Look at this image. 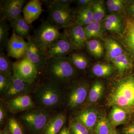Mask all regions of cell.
<instances>
[{"mask_svg": "<svg viewBox=\"0 0 134 134\" xmlns=\"http://www.w3.org/2000/svg\"><path fill=\"white\" fill-rule=\"evenodd\" d=\"M59 134H71L70 132L69 129L67 127L64 126L62 128Z\"/></svg>", "mask_w": 134, "mask_h": 134, "instance_id": "7bdbcfd3", "label": "cell"}, {"mask_svg": "<svg viewBox=\"0 0 134 134\" xmlns=\"http://www.w3.org/2000/svg\"><path fill=\"white\" fill-rule=\"evenodd\" d=\"M94 2L92 0H77L75 1L76 3L79 7V9L84 8L88 7Z\"/></svg>", "mask_w": 134, "mask_h": 134, "instance_id": "60d3db41", "label": "cell"}, {"mask_svg": "<svg viewBox=\"0 0 134 134\" xmlns=\"http://www.w3.org/2000/svg\"><path fill=\"white\" fill-rule=\"evenodd\" d=\"M128 115L124 109L118 107H114L110 111L108 119L113 126L115 128L126 122Z\"/></svg>", "mask_w": 134, "mask_h": 134, "instance_id": "7402d4cb", "label": "cell"}, {"mask_svg": "<svg viewBox=\"0 0 134 134\" xmlns=\"http://www.w3.org/2000/svg\"><path fill=\"white\" fill-rule=\"evenodd\" d=\"M26 41V58L36 66L39 73L43 72L47 62L46 50L31 36L27 39Z\"/></svg>", "mask_w": 134, "mask_h": 134, "instance_id": "ba28073f", "label": "cell"}, {"mask_svg": "<svg viewBox=\"0 0 134 134\" xmlns=\"http://www.w3.org/2000/svg\"><path fill=\"white\" fill-rule=\"evenodd\" d=\"M44 11L41 1L31 0L25 5L22 12L25 20L30 25L39 17Z\"/></svg>", "mask_w": 134, "mask_h": 134, "instance_id": "e0dca14e", "label": "cell"}, {"mask_svg": "<svg viewBox=\"0 0 134 134\" xmlns=\"http://www.w3.org/2000/svg\"><path fill=\"white\" fill-rule=\"evenodd\" d=\"M12 64L7 55L2 51L0 52V73L7 75L9 76H13Z\"/></svg>", "mask_w": 134, "mask_h": 134, "instance_id": "1f68e13d", "label": "cell"}, {"mask_svg": "<svg viewBox=\"0 0 134 134\" xmlns=\"http://www.w3.org/2000/svg\"><path fill=\"white\" fill-rule=\"evenodd\" d=\"M1 134H10L7 126L3 130H1Z\"/></svg>", "mask_w": 134, "mask_h": 134, "instance_id": "ee69618b", "label": "cell"}, {"mask_svg": "<svg viewBox=\"0 0 134 134\" xmlns=\"http://www.w3.org/2000/svg\"><path fill=\"white\" fill-rule=\"evenodd\" d=\"M130 9L132 14L134 15V3L130 6Z\"/></svg>", "mask_w": 134, "mask_h": 134, "instance_id": "f6af8a7d", "label": "cell"}, {"mask_svg": "<svg viewBox=\"0 0 134 134\" xmlns=\"http://www.w3.org/2000/svg\"><path fill=\"white\" fill-rule=\"evenodd\" d=\"M104 23L110 30L120 34L122 29V19L116 14L108 15L105 18Z\"/></svg>", "mask_w": 134, "mask_h": 134, "instance_id": "f1b7e54d", "label": "cell"}, {"mask_svg": "<svg viewBox=\"0 0 134 134\" xmlns=\"http://www.w3.org/2000/svg\"><path fill=\"white\" fill-rule=\"evenodd\" d=\"M60 29L48 21H43L32 36L47 50L62 35V32L60 31Z\"/></svg>", "mask_w": 134, "mask_h": 134, "instance_id": "8992f818", "label": "cell"}, {"mask_svg": "<svg viewBox=\"0 0 134 134\" xmlns=\"http://www.w3.org/2000/svg\"><path fill=\"white\" fill-rule=\"evenodd\" d=\"M66 120L65 114L57 113L53 115L46 125L43 134H59Z\"/></svg>", "mask_w": 134, "mask_h": 134, "instance_id": "ac0fdd59", "label": "cell"}, {"mask_svg": "<svg viewBox=\"0 0 134 134\" xmlns=\"http://www.w3.org/2000/svg\"><path fill=\"white\" fill-rule=\"evenodd\" d=\"M100 117L99 112L97 109L85 108L77 113L73 118V121L81 123L94 134Z\"/></svg>", "mask_w": 134, "mask_h": 134, "instance_id": "4fadbf2b", "label": "cell"}, {"mask_svg": "<svg viewBox=\"0 0 134 134\" xmlns=\"http://www.w3.org/2000/svg\"><path fill=\"white\" fill-rule=\"evenodd\" d=\"M47 21L60 28L68 29L75 24V12L69 5L48 6Z\"/></svg>", "mask_w": 134, "mask_h": 134, "instance_id": "5b68a950", "label": "cell"}, {"mask_svg": "<svg viewBox=\"0 0 134 134\" xmlns=\"http://www.w3.org/2000/svg\"><path fill=\"white\" fill-rule=\"evenodd\" d=\"M37 85L31 83L12 76L9 86L2 94L4 100L22 94L29 93L34 90Z\"/></svg>", "mask_w": 134, "mask_h": 134, "instance_id": "8fae6325", "label": "cell"}, {"mask_svg": "<svg viewBox=\"0 0 134 134\" xmlns=\"http://www.w3.org/2000/svg\"><path fill=\"white\" fill-rule=\"evenodd\" d=\"M27 41L13 31L8 43L7 51L9 57L20 60L26 57Z\"/></svg>", "mask_w": 134, "mask_h": 134, "instance_id": "5bb4252c", "label": "cell"}, {"mask_svg": "<svg viewBox=\"0 0 134 134\" xmlns=\"http://www.w3.org/2000/svg\"><path fill=\"white\" fill-rule=\"evenodd\" d=\"M13 76L29 83H35L39 72L37 68L26 57L12 64Z\"/></svg>", "mask_w": 134, "mask_h": 134, "instance_id": "52a82bcc", "label": "cell"}, {"mask_svg": "<svg viewBox=\"0 0 134 134\" xmlns=\"http://www.w3.org/2000/svg\"><path fill=\"white\" fill-rule=\"evenodd\" d=\"M105 47L107 58L111 61L124 53L120 44L110 38H107L105 40Z\"/></svg>", "mask_w": 134, "mask_h": 134, "instance_id": "ffe728a7", "label": "cell"}, {"mask_svg": "<svg viewBox=\"0 0 134 134\" xmlns=\"http://www.w3.org/2000/svg\"><path fill=\"white\" fill-rule=\"evenodd\" d=\"M47 81L61 86L69 82L76 74L68 57L52 58L47 62L43 71Z\"/></svg>", "mask_w": 134, "mask_h": 134, "instance_id": "3957f363", "label": "cell"}, {"mask_svg": "<svg viewBox=\"0 0 134 134\" xmlns=\"http://www.w3.org/2000/svg\"><path fill=\"white\" fill-rule=\"evenodd\" d=\"M91 8L93 12L94 21L100 22L105 15V10L103 2L101 1H94L92 4Z\"/></svg>", "mask_w": 134, "mask_h": 134, "instance_id": "836d02e7", "label": "cell"}, {"mask_svg": "<svg viewBox=\"0 0 134 134\" xmlns=\"http://www.w3.org/2000/svg\"><path fill=\"white\" fill-rule=\"evenodd\" d=\"M107 4L108 10L110 12H118L123 8L124 2L122 0H108Z\"/></svg>", "mask_w": 134, "mask_h": 134, "instance_id": "8d00e7d4", "label": "cell"}, {"mask_svg": "<svg viewBox=\"0 0 134 134\" xmlns=\"http://www.w3.org/2000/svg\"><path fill=\"white\" fill-rule=\"evenodd\" d=\"M7 126L10 134H24V127L20 121L14 117L9 118Z\"/></svg>", "mask_w": 134, "mask_h": 134, "instance_id": "d6a6232c", "label": "cell"}, {"mask_svg": "<svg viewBox=\"0 0 134 134\" xmlns=\"http://www.w3.org/2000/svg\"><path fill=\"white\" fill-rule=\"evenodd\" d=\"M86 46L89 52L96 58H100L104 55V46L102 43L97 40H87Z\"/></svg>", "mask_w": 134, "mask_h": 134, "instance_id": "4316f807", "label": "cell"}, {"mask_svg": "<svg viewBox=\"0 0 134 134\" xmlns=\"http://www.w3.org/2000/svg\"><path fill=\"white\" fill-rule=\"evenodd\" d=\"M68 36L66 30L62 32L60 38L53 43L47 49V60L52 58H63L74 50Z\"/></svg>", "mask_w": 134, "mask_h": 134, "instance_id": "9c48e42d", "label": "cell"}, {"mask_svg": "<svg viewBox=\"0 0 134 134\" xmlns=\"http://www.w3.org/2000/svg\"><path fill=\"white\" fill-rule=\"evenodd\" d=\"M67 30L68 36L74 50H79L86 46L88 40L83 26L74 24Z\"/></svg>", "mask_w": 134, "mask_h": 134, "instance_id": "2e32d148", "label": "cell"}, {"mask_svg": "<svg viewBox=\"0 0 134 134\" xmlns=\"http://www.w3.org/2000/svg\"><path fill=\"white\" fill-rule=\"evenodd\" d=\"M69 129L71 134H94L83 125L75 121L70 122Z\"/></svg>", "mask_w": 134, "mask_h": 134, "instance_id": "d590c367", "label": "cell"}, {"mask_svg": "<svg viewBox=\"0 0 134 134\" xmlns=\"http://www.w3.org/2000/svg\"><path fill=\"white\" fill-rule=\"evenodd\" d=\"M111 62L120 74H123L131 67L130 60L127 55L124 53Z\"/></svg>", "mask_w": 134, "mask_h": 134, "instance_id": "4dcf8cb0", "label": "cell"}, {"mask_svg": "<svg viewBox=\"0 0 134 134\" xmlns=\"http://www.w3.org/2000/svg\"><path fill=\"white\" fill-rule=\"evenodd\" d=\"M52 116L50 111L36 107L23 112L19 121L24 128L31 133L43 134Z\"/></svg>", "mask_w": 134, "mask_h": 134, "instance_id": "277c9868", "label": "cell"}, {"mask_svg": "<svg viewBox=\"0 0 134 134\" xmlns=\"http://www.w3.org/2000/svg\"><path fill=\"white\" fill-rule=\"evenodd\" d=\"M114 71V67L108 63H97L93 65L92 72L95 76L99 77L110 76Z\"/></svg>", "mask_w": 134, "mask_h": 134, "instance_id": "d4e9b609", "label": "cell"}, {"mask_svg": "<svg viewBox=\"0 0 134 134\" xmlns=\"http://www.w3.org/2000/svg\"><path fill=\"white\" fill-rule=\"evenodd\" d=\"M32 97L36 107L51 112L59 109L63 102L60 88L48 81L37 85L32 92Z\"/></svg>", "mask_w": 134, "mask_h": 134, "instance_id": "7a4b0ae2", "label": "cell"}, {"mask_svg": "<svg viewBox=\"0 0 134 134\" xmlns=\"http://www.w3.org/2000/svg\"><path fill=\"white\" fill-rule=\"evenodd\" d=\"M12 77L0 73V92L2 94L7 90L10 84Z\"/></svg>", "mask_w": 134, "mask_h": 134, "instance_id": "74e56055", "label": "cell"}, {"mask_svg": "<svg viewBox=\"0 0 134 134\" xmlns=\"http://www.w3.org/2000/svg\"><path fill=\"white\" fill-rule=\"evenodd\" d=\"M1 18L5 20H10L14 19L20 16L23 12L25 4L26 3L25 0H9L1 1Z\"/></svg>", "mask_w": 134, "mask_h": 134, "instance_id": "9a60e30c", "label": "cell"}, {"mask_svg": "<svg viewBox=\"0 0 134 134\" xmlns=\"http://www.w3.org/2000/svg\"><path fill=\"white\" fill-rule=\"evenodd\" d=\"M72 66L75 69L83 70L88 66V61L85 54L82 53H72L69 56Z\"/></svg>", "mask_w": 134, "mask_h": 134, "instance_id": "603a6c76", "label": "cell"}, {"mask_svg": "<svg viewBox=\"0 0 134 134\" xmlns=\"http://www.w3.org/2000/svg\"><path fill=\"white\" fill-rule=\"evenodd\" d=\"M107 105L120 107L129 115L134 114V77H126L115 83L108 95Z\"/></svg>", "mask_w": 134, "mask_h": 134, "instance_id": "6da1fadb", "label": "cell"}, {"mask_svg": "<svg viewBox=\"0 0 134 134\" xmlns=\"http://www.w3.org/2000/svg\"><path fill=\"white\" fill-rule=\"evenodd\" d=\"M4 104L8 111L13 114L24 112L36 107L32 97L29 93L22 94L6 99Z\"/></svg>", "mask_w": 134, "mask_h": 134, "instance_id": "30bf717a", "label": "cell"}, {"mask_svg": "<svg viewBox=\"0 0 134 134\" xmlns=\"http://www.w3.org/2000/svg\"><path fill=\"white\" fill-rule=\"evenodd\" d=\"M114 127L109 119L105 116H100L96 126L94 134H111Z\"/></svg>", "mask_w": 134, "mask_h": 134, "instance_id": "83f0119b", "label": "cell"}, {"mask_svg": "<svg viewBox=\"0 0 134 134\" xmlns=\"http://www.w3.org/2000/svg\"><path fill=\"white\" fill-rule=\"evenodd\" d=\"M8 110L5 104L1 103L0 104V124L3 125L7 119Z\"/></svg>", "mask_w": 134, "mask_h": 134, "instance_id": "ab89813d", "label": "cell"}, {"mask_svg": "<svg viewBox=\"0 0 134 134\" xmlns=\"http://www.w3.org/2000/svg\"><path fill=\"white\" fill-rule=\"evenodd\" d=\"M111 134H119V132L117 131V130L115 128L114 129L113 131Z\"/></svg>", "mask_w": 134, "mask_h": 134, "instance_id": "bcb514c9", "label": "cell"}, {"mask_svg": "<svg viewBox=\"0 0 134 134\" xmlns=\"http://www.w3.org/2000/svg\"><path fill=\"white\" fill-rule=\"evenodd\" d=\"M104 86L102 82L97 81L93 83L91 88L88 96V102L90 103H96L103 96Z\"/></svg>", "mask_w": 134, "mask_h": 134, "instance_id": "484cf974", "label": "cell"}, {"mask_svg": "<svg viewBox=\"0 0 134 134\" xmlns=\"http://www.w3.org/2000/svg\"><path fill=\"white\" fill-rule=\"evenodd\" d=\"M94 21L91 5L87 7L79 9L76 13L75 24L84 26Z\"/></svg>", "mask_w": 134, "mask_h": 134, "instance_id": "44dd1931", "label": "cell"}, {"mask_svg": "<svg viewBox=\"0 0 134 134\" xmlns=\"http://www.w3.org/2000/svg\"><path fill=\"white\" fill-rule=\"evenodd\" d=\"M83 27L88 40L91 38H101L103 36L104 29L100 22L94 21Z\"/></svg>", "mask_w": 134, "mask_h": 134, "instance_id": "cb8c5ba5", "label": "cell"}, {"mask_svg": "<svg viewBox=\"0 0 134 134\" xmlns=\"http://www.w3.org/2000/svg\"><path fill=\"white\" fill-rule=\"evenodd\" d=\"M123 134H134V122L127 125L122 129Z\"/></svg>", "mask_w": 134, "mask_h": 134, "instance_id": "b9f144b4", "label": "cell"}, {"mask_svg": "<svg viewBox=\"0 0 134 134\" xmlns=\"http://www.w3.org/2000/svg\"><path fill=\"white\" fill-rule=\"evenodd\" d=\"M10 26L18 35L26 40L30 36L31 28L30 25L21 15L9 21Z\"/></svg>", "mask_w": 134, "mask_h": 134, "instance_id": "d6986e66", "label": "cell"}, {"mask_svg": "<svg viewBox=\"0 0 134 134\" xmlns=\"http://www.w3.org/2000/svg\"><path fill=\"white\" fill-rule=\"evenodd\" d=\"M88 86L84 82H77L72 86L67 98V105L74 109L81 105L88 95Z\"/></svg>", "mask_w": 134, "mask_h": 134, "instance_id": "7c38bea8", "label": "cell"}, {"mask_svg": "<svg viewBox=\"0 0 134 134\" xmlns=\"http://www.w3.org/2000/svg\"><path fill=\"white\" fill-rule=\"evenodd\" d=\"M126 40L130 48L134 53V21H128L126 23Z\"/></svg>", "mask_w": 134, "mask_h": 134, "instance_id": "e575fe53", "label": "cell"}, {"mask_svg": "<svg viewBox=\"0 0 134 134\" xmlns=\"http://www.w3.org/2000/svg\"><path fill=\"white\" fill-rule=\"evenodd\" d=\"M47 7L51 5H70L74 1L71 0H44L41 1Z\"/></svg>", "mask_w": 134, "mask_h": 134, "instance_id": "f35d334b", "label": "cell"}, {"mask_svg": "<svg viewBox=\"0 0 134 134\" xmlns=\"http://www.w3.org/2000/svg\"><path fill=\"white\" fill-rule=\"evenodd\" d=\"M9 27L6 20L2 18L0 19V47L1 50H7L9 38Z\"/></svg>", "mask_w": 134, "mask_h": 134, "instance_id": "f546056e", "label": "cell"}]
</instances>
